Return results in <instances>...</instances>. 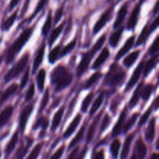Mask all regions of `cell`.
<instances>
[{"mask_svg":"<svg viewBox=\"0 0 159 159\" xmlns=\"http://www.w3.org/2000/svg\"><path fill=\"white\" fill-rule=\"evenodd\" d=\"M141 51L139 50L136 51H134L133 53L129 54L128 56L125 57V59L124 60V64L127 68H130L135 63V61H137V59L139 57V54Z\"/></svg>","mask_w":159,"mask_h":159,"instance_id":"23","label":"cell"},{"mask_svg":"<svg viewBox=\"0 0 159 159\" xmlns=\"http://www.w3.org/2000/svg\"><path fill=\"white\" fill-rule=\"evenodd\" d=\"M34 93H35V89H34V84H31L30 86L29 87V89H28L27 93H26V96H25V100L26 102L31 100L32 98L34 97Z\"/></svg>","mask_w":159,"mask_h":159,"instance_id":"48","label":"cell"},{"mask_svg":"<svg viewBox=\"0 0 159 159\" xmlns=\"http://www.w3.org/2000/svg\"><path fill=\"white\" fill-rule=\"evenodd\" d=\"M44 51H45V43H42L41 46L39 48L38 51H37L36 57L34 61V66H33V74H35L37 70L40 67V64L42 63V61L43 59V55H44Z\"/></svg>","mask_w":159,"mask_h":159,"instance_id":"10","label":"cell"},{"mask_svg":"<svg viewBox=\"0 0 159 159\" xmlns=\"http://www.w3.org/2000/svg\"><path fill=\"white\" fill-rule=\"evenodd\" d=\"M62 16H63V6L59 8V9L56 11L55 15H54V24H57V23L60 21Z\"/></svg>","mask_w":159,"mask_h":159,"instance_id":"50","label":"cell"},{"mask_svg":"<svg viewBox=\"0 0 159 159\" xmlns=\"http://www.w3.org/2000/svg\"><path fill=\"white\" fill-rule=\"evenodd\" d=\"M61 45L55 47L52 51L50 52L49 56H48V61L51 64L55 63L56 61L60 57V53H61Z\"/></svg>","mask_w":159,"mask_h":159,"instance_id":"33","label":"cell"},{"mask_svg":"<svg viewBox=\"0 0 159 159\" xmlns=\"http://www.w3.org/2000/svg\"><path fill=\"white\" fill-rule=\"evenodd\" d=\"M126 78V72L116 64H113L110 68L105 79V83L110 86L116 87L124 82Z\"/></svg>","mask_w":159,"mask_h":159,"instance_id":"4","label":"cell"},{"mask_svg":"<svg viewBox=\"0 0 159 159\" xmlns=\"http://www.w3.org/2000/svg\"><path fill=\"white\" fill-rule=\"evenodd\" d=\"M86 152H87V148H85L83 149V151L80 153V155H79V157H78L77 159H84V157H85Z\"/></svg>","mask_w":159,"mask_h":159,"instance_id":"57","label":"cell"},{"mask_svg":"<svg viewBox=\"0 0 159 159\" xmlns=\"http://www.w3.org/2000/svg\"><path fill=\"white\" fill-rule=\"evenodd\" d=\"M109 56H110V51H109V50L107 48H104L102 52H101V54H99V57L96 58V60L93 63V66H92L93 69H97V68H99L107 60Z\"/></svg>","mask_w":159,"mask_h":159,"instance_id":"17","label":"cell"},{"mask_svg":"<svg viewBox=\"0 0 159 159\" xmlns=\"http://www.w3.org/2000/svg\"><path fill=\"white\" fill-rule=\"evenodd\" d=\"M75 45H76V39H74L72 41L70 42L68 45H66V46H65V48L61 50V51L60 55L61 56L66 55L67 54H68L69 52H71V51L74 49V48L75 47Z\"/></svg>","mask_w":159,"mask_h":159,"instance_id":"41","label":"cell"},{"mask_svg":"<svg viewBox=\"0 0 159 159\" xmlns=\"http://www.w3.org/2000/svg\"><path fill=\"white\" fill-rule=\"evenodd\" d=\"M47 2H48V0H40V1H39V2L37 3V7H36L35 10H34V13H33L32 16H31L30 20L34 19V16H37V14H38L39 12H40V11L43 9V7H44L45 5L47 4Z\"/></svg>","mask_w":159,"mask_h":159,"instance_id":"44","label":"cell"},{"mask_svg":"<svg viewBox=\"0 0 159 159\" xmlns=\"http://www.w3.org/2000/svg\"><path fill=\"white\" fill-rule=\"evenodd\" d=\"M64 26H65V23H63L62 24H61L60 26H57V28H55V29L52 31L51 37H50V38H49V45L50 46H51V45L53 44V43H54V42L57 40V38L58 37V36L60 35L61 33L62 30H63Z\"/></svg>","mask_w":159,"mask_h":159,"instance_id":"35","label":"cell"},{"mask_svg":"<svg viewBox=\"0 0 159 159\" xmlns=\"http://www.w3.org/2000/svg\"><path fill=\"white\" fill-rule=\"evenodd\" d=\"M152 90H153V86L152 85H148L144 87V89H141V98L143 99L144 101H148L150 98L151 95H152Z\"/></svg>","mask_w":159,"mask_h":159,"instance_id":"37","label":"cell"},{"mask_svg":"<svg viewBox=\"0 0 159 159\" xmlns=\"http://www.w3.org/2000/svg\"><path fill=\"white\" fill-rule=\"evenodd\" d=\"M155 123H156V118L153 117L151 120L148 124L147 130L145 132V139L148 142L152 143L155 138Z\"/></svg>","mask_w":159,"mask_h":159,"instance_id":"15","label":"cell"},{"mask_svg":"<svg viewBox=\"0 0 159 159\" xmlns=\"http://www.w3.org/2000/svg\"><path fill=\"white\" fill-rule=\"evenodd\" d=\"M81 120H82V116L80 114L77 115V116L75 117V119L73 120L72 122L70 124V125L68 126V127L67 128V130H65V132L64 133V138H68L72 134L73 132L75 130V129L77 128V127L79 126V123H80Z\"/></svg>","mask_w":159,"mask_h":159,"instance_id":"16","label":"cell"},{"mask_svg":"<svg viewBox=\"0 0 159 159\" xmlns=\"http://www.w3.org/2000/svg\"><path fill=\"white\" fill-rule=\"evenodd\" d=\"M142 88H143V82H141V83L138 85V86L137 87L136 90H135L134 93L133 94V96H132L131 97V99H130V101L129 105H130V108H133V107H136L137 104H138V102H139V99L140 97H141V89H142Z\"/></svg>","mask_w":159,"mask_h":159,"instance_id":"22","label":"cell"},{"mask_svg":"<svg viewBox=\"0 0 159 159\" xmlns=\"http://www.w3.org/2000/svg\"><path fill=\"white\" fill-rule=\"evenodd\" d=\"M102 75L101 72L94 73V74H93V75H92L91 77H90L88 80H87V82L85 83V85H84V89H87L90 88L92 85H93L96 82H98V80H99V79L102 77Z\"/></svg>","mask_w":159,"mask_h":159,"instance_id":"34","label":"cell"},{"mask_svg":"<svg viewBox=\"0 0 159 159\" xmlns=\"http://www.w3.org/2000/svg\"><path fill=\"white\" fill-rule=\"evenodd\" d=\"M110 122H111V119L108 114H106L103 118V120H102V125H101V132H104L107 130V128L110 124Z\"/></svg>","mask_w":159,"mask_h":159,"instance_id":"47","label":"cell"},{"mask_svg":"<svg viewBox=\"0 0 159 159\" xmlns=\"http://www.w3.org/2000/svg\"><path fill=\"white\" fill-rule=\"evenodd\" d=\"M93 96H94V95H93V93H89V94L88 96H87L85 98V99H84L83 102H82V107H81V110H82V112H83V113H85V112L87 111L89 107L90 102H91V101L93 100Z\"/></svg>","mask_w":159,"mask_h":159,"instance_id":"40","label":"cell"},{"mask_svg":"<svg viewBox=\"0 0 159 159\" xmlns=\"http://www.w3.org/2000/svg\"><path fill=\"white\" fill-rule=\"evenodd\" d=\"M113 9V7H111V8H110L108 10L106 11V12H104L102 16H101V17L99 18V20L96 22V25H95V26H94V29H93V33H94L95 34H97V33H99V31L101 30V29H102V28L103 27V26H105V25L107 24L109 21H110V19H111V16H112Z\"/></svg>","mask_w":159,"mask_h":159,"instance_id":"6","label":"cell"},{"mask_svg":"<svg viewBox=\"0 0 159 159\" xmlns=\"http://www.w3.org/2000/svg\"><path fill=\"white\" fill-rule=\"evenodd\" d=\"M101 114H99L97 117L95 119V120L93 121V124H91L90 126L89 129V131H88V134H87V138H86V141L87 143H90L91 141L93 140V136H94V134L95 131H96V126H97L98 122H99V116H100Z\"/></svg>","mask_w":159,"mask_h":159,"instance_id":"30","label":"cell"},{"mask_svg":"<svg viewBox=\"0 0 159 159\" xmlns=\"http://www.w3.org/2000/svg\"><path fill=\"white\" fill-rule=\"evenodd\" d=\"M28 60H29V54H25L20 59L18 62L9 70L7 72V74L5 75L4 80L5 82H9L11 80H12L15 78L18 77L20 75V73L23 71V70L24 69L25 67L26 66V64H27Z\"/></svg>","mask_w":159,"mask_h":159,"instance_id":"5","label":"cell"},{"mask_svg":"<svg viewBox=\"0 0 159 159\" xmlns=\"http://www.w3.org/2000/svg\"><path fill=\"white\" fill-rule=\"evenodd\" d=\"M127 14V5H124V6L120 9V10L118 11L117 16H116V20L114 22V24H113V28L114 29H117L120 26L122 25L123 22L125 20L126 16Z\"/></svg>","mask_w":159,"mask_h":159,"instance_id":"14","label":"cell"},{"mask_svg":"<svg viewBox=\"0 0 159 159\" xmlns=\"http://www.w3.org/2000/svg\"><path fill=\"white\" fill-rule=\"evenodd\" d=\"M148 25H146L144 26V28L143 29L142 32L141 34H140L139 37H138V40H137V43H136V46H139V45L143 44L144 43V42L146 41L148 38L149 35H150V32H149V30H148Z\"/></svg>","mask_w":159,"mask_h":159,"instance_id":"32","label":"cell"},{"mask_svg":"<svg viewBox=\"0 0 159 159\" xmlns=\"http://www.w3.org/2000/svg\"><path fill=\"white\" fill-rule=\"evenodd\" d=\"M158 51V36L156 37L155 41L152 43V45L151 46L150 49H149L148 54H151V55H154L155 54H156Z\"/></svg>","mask_w":159,"mask_h":159,"instance_id":"46","label":"cell"},{"mask_svg":"<svg viewBox=\"0 0 159 159\" xmlns=\"http://www.w3.org/2000/svg\"><path fill=\"white\" fill-rule=\"evenodd\" d=\"M0 93H1V92H0Z\"/></svg>","mask_w":159,"mask_h":159,"instance_id":"63","label":"cell"},{"mask_svg":"<svg viewBox=\"0 0 159 159\" xmlns=\"http://www.w3.org/2000/svg\"><path fill=\"white\" fill-rule=\"evenodd\" d=\"M16 16H17V12H15L12 16H9L6 21L3 22L2 25V30L3 31L9 30L10 29L11 26L13 25L14 22H15L16 20Z\"/></svg>","mask_w":159,"mask_h":159,"instance_id":"31","label":"cell"},{"mask_svg":"<svg viewBox=\"0 0 159 159\" xmlns=\"http://www.w3.org/2000/svg\"><path fill=\"white\" fill-rule=\"evenodd\" d=\"M95 159H104V153L102 151H100V152H97L96 155V157H95Z\"/></svg>","mask_w":159,"mask_h":159,"instance_id":"55","label":"cell"},{"mask_svg":"<svg viewBox=\"0 0 159 159\" xmlns=\"http://www.w3.org/2000/svg\"><path fill=\"white\" fill-rule=\"evenodd\" d=\"M130 159H138V158H137V156L134 155V154H133V155H132Z\"/></svg>","mask_w":159,"mask_h":159,"instance_id":"60","label":"cell"},{"mask_svg":"<svg viewBox=\"0 0 159 159\" xmlns=\"http://www.w3.org/2000/svg\"><path fill=\"white\" fill-rule=\"evenodd\" d=\"M17 142H18V131L16 130V131L13 134V135H12V138H11L10 141H9V143H8L7 145H6V149H5V152H6V155H9V154L14 150Z\"/></svg>","mask_w":159,"mask_h":159,"instance_id":"26","label":"cell"},{"mask_svg":"<svg viewBox=\"0 0 159 159\" xmlns=\"http://www.w3.org/2000/svg\"><path fill=\"white\" fill-rule=\"evenodd\" d=\"M45 77H46V71H45V70H40L37 76V87H38V89L40 92H43V88H44Z\"/></svg>","mask_w":159,"mask_h":159,"instance_id":"28","label":"cell"},{"mask_svg":"<svg viewBox=\"0 0 159 159\" xmlns=\"http://www.w3.org/2000/svg\"><path fill=\"white\" fill-rule=\"evenodd\" d=\"M146 153H147V148H146L144 143L143 142L142 139L139 138L136 142L134 154L136 155L138 159H144L145 158Z\"/></svg>","mask_w":159,"mask_h":159,"instance_id":"11","label":"cell"},{"mask_svg":"<svg viewBox=\"0 0 159 159\" xmlns=\"http://www.w3.org/2000/svg\"><path fill=\"white\" fill-rule=\"evenodd\" d=\"M34 109V105L30 104L28 105L27 107H25L23 110H22L21 113H20V127L23 131H24L25 127H26V124H27L28 118H29L30 115L31 114Z\"/></svg>","mask_w":159,"mask_h":159,"instance_id":"9","label":"cell"},{"mask_svg":"<svg viewBox=\"0 0 159 159\" xmlns=\"http://www.w3.org/2000/svg\"><path fill=\"white\" fill-rule=\"evenodd\" d=\"M64 150H65V146H62V147H61L53 155V156L51 157V159H60L61 155H63Z\"/></svg>","mask_w":159,"mask_h":159,"instance_id":"52","label":"cell"},{"mask_svg":"<svg viewBox=\"0 0 159 159\" xmlns=\"http://www.w3.org/2000/svg\"><path fill=\"white\" fill-rule=\"evenodd\" d=\"M152 105H153V106H152V107H153V108L155 109V110H158V97L155 98V99L154 100Z\"/></svg>","mask_w":159,"mask_h":159,"instance_id":"56","label":"cell"},{"mask_svg":"<svg viewBox=\"0 0 159 159\" xmlns=\"http://www.w3.org/2000/svg\"><path fill=\"white\" fill-rule=\"evenodd\" d=\"M13 113V107L12 106L6 107L0 113V128L4 127Z\"/></svg>","mask_w":159,"mask_h":159,"instance_id":"13","label":"cell"},{"mask_svg":"<svg viewBox=\"0 0 159 159\" xmlns=\"http://www.w3.org/2000/svg\"><path fill=\"white\" fill-rule=\"evenodd\" d=\"M42 147H43V143H39L38 144H37L35 146V148L33 149L32 152H30L27 159H37L39 154H40V151H41Z\"/></svg>","mask_w":159,"mask_h":159,"instance_id":"42","label":"cell"},{"mask_svg":"<svg viewBox=\"0 0 159 159\" xmlns=\"http://www.w3.org/2000/svg\"><path fill=\"white\" fill-rule=\"evenodd\" d=\"M79 148H75L74 150L72 151V152H71V153L69 155L68 159H76V156H77L78 153H79Z\"/></svg>","mask_w":159,"mask_h":159,"instance_id":"54","label":"cell"},{"mask_svg":"<svg viewBox=\"0 0 159 159\" xmlns=\"http://www.w3.org/2000/svg\"><path fill=\"white\" fill-rule=\"evenodd\" d=\"M17 89H18V85H17L16 84H12L10 86L8 87V88L5 90L4 93H2V95L1 99H0V104L6 102L11 96H12V95L16 93Z\"/></svg>","mask_w":159,"mask_h":159,"instance_id":"20","label":"cell"},{"mask_svg":"<svg viewBox=\"0 0 159 159\" xmlns=\"http://www.w3.org/2000/svg\"><path fill=\"white\" fill-rule=\"evenodd\" d=\"M64 110H65V107H61V108L59 109L57 111V113L54 114V118H53L52 120V125H51V131H54V130L57 128L59 124H60L61 120V118L64 114Z\"/></svg>","mask_w":159,"mask_h":159,"instance_id":"21","label":"cell"},{"mask_svg":"<svg viewBox=\"0 0 159 159\" xmlns=\"http://www.w3.org/2000/svg\"><path fill=\"white\" fill-rule=\"evenodd\" d=\"M0 157H1V153H0Z\"/></svg>","mask_w":159,"mask_h":159,"instance_id":"62","label":"cell"},{"mask_svg":"<svg viewBox=\"0 0 159 159\" xmlns=\"http://www.w3.org/2000/svg\"><path fill=\"white\" fill-rule=\"evenodd\" d=\"M85 129H86V124H83V126L81 127V129L79 130V133L76 134V136L75 137L74 139H73L72 141H71V143H70L68 148L71 149L73 147H75V146L76 144H77L78 143L81 141V140H82V138H83V136H84V133H85Z\"/></svg>","mask_w":159,"mask_h":159,"instance_id":"27","label":"cell"},{"mask_svg":"<svg viewBox=\"0 0 159 159\" xmlns=\"http://www.w3.org/2000/svg\"><path fill=\"white\" fill-rule=\"evenodd\" d=\"M154 14H157L158 12V1L156 2V3H155V8H154Z\"/></svg>","mask_w":159,"mask_h":159,"instance_id":"58","label":"cell"},{"mask_svg":"<svg viewBox=\"0 0 159 159\" xmlns=\"http://www.w3.org/2000/svg\"><path fill=\"white\" fill-rule=\"evenodd\" d=\"M1 40H2V39H1V38H0V42H1Z\"/></svg>","mask_w":159,"mask_h":159,"instance_id":"61","label":"cell"},{"mask_svg":"<svg viewBox=\"0 0 159 159\" xmlns=\"http://www.w3.org/2000/svg\"><path fill=\"white\" fill-rule=\"evenodd\" d=\"M158 16H156L155 18V20H153L152 24L148 26V30L150 34H152L153 31H155V30L158 28Z\"/></svg>","mask_w":159,"mask_h":159,"instance_id":"51","label":"cell"},{"mask_svg":"<svg viewBox=\"0 0 159 159\" xmlns=\"http://www.w3.org/2000/svg\"><path fill=\"white\" fill-rule=\"evenodd\" d=\"M29 74H30V68H27L25 71L24 75L23 76V79L21 80V83H20V89H23L26 86V83H27L28 80H29Z\"/></svg>","mask_w":159,"mask_h":159,"instance_id":"49","label":"cell"},{"mask_svg":"<svg viewBox=\"0 0 159 159\" xmlns=\"http://www.w3.org/2000/svg\"><path fill=\"white\" fill-rule=\"evenodd\" d=\"M150 159H158V155L157 153H153Z\"/></svg>","mask_w":159,"mask_h":159,"instance_id":"59","label":"cell"},{"mask_svg":"<svg viewBox=\"0 0 159 159\" xmlns=\"http://www.w3.org/2000/svg\"><path fill=\"white\" fill-rule=\"evenodd\" d=\"M152 107H150V108H149L148 110L147 111H146L145 113L142 115V116H141V120H140V121H139L140 127H141V126H143L146 122H147L149 116H150V115H151V113H152Z\"/></svg>","mask_w":159,"mask_h":159,"instance_id":"45","label":"cell"},{"mask_svg":"<svg viewBox=\"0 0 159 159\" xmlns=\"http://www.w3.org/2000/svg\"><path fill=\"white\" fill-rule=\"evenodd\" d=\"M72 82V75L65 67L58 65L51 74V82L55 87L56 91H61L68 87Z\"/></svg>","mask_w":159,"mask_h":159,"instance_id":"1","label":"cell"},{"mask_svg":"<svg viewBox=\"0 0 159 159\" xmlns=\"http://www.w3.org/2000/svg\"><path fill=\"white\" fill-rule=\"evenodd\" d=\"M33 34V28H28L25 30L20 35V37L14 41V43L9 47L6 54V63L9 64L13 61L16 55L20 51L21 48L25 45V43L30 38Z\"/></svg>","mask_w":159,"mask_h":159,"instance_id":"2","label":"cell"},{"mask_svg":"<svg viewBox=\"0 0 159 159\" xmlns=\"http://www.w3.org/2000/svg\"><path fill=\"white\" fill-rule=\"evenodd\" d=\"M125 117H126V110H124V111L120 113L117 123H116V125H115L114 127H113V132H112V135H113V137L118 136V135L122 132V128L124 124V120H125Z\"/></svg>","mask_w":159,"mask_h":159,"instance_id":"18","label":"cell"},{"mask_svg":"<svg viewBox=\"0 0 159 159\" xmlns=\"http://www.w3.org/2000/svg\"><path fill=\"white\" fill-rule=\"evenodd\" d=\"M134 138V134H130L126 138L125 142H124V146H123L122 152H121V159H126L127 155H128L129 152H130V148L131 145L132 140Z\"/></svg>","mask_w":159,"mask_h":159,"instance_id":"25","label":"cell"},{"mask_svg":"<svg viewBox=\"0 0 159 159\" xmlns=\"http://www.w3.org/2000/svg\"><path fill=\"white\" fill-rule=\"evenodd\" d=\"M48 101H49V90L47 89L46 92L44 93V94H43L41 102H40V109H39V112H40V113H41V112L43 111L45 107H46L47 105H48Z\"/></svg>","mask_w":159,"mask_h":159,"instance_id":"43","label":"cell"},{"mask_svg":"<svg viewBox=\"0 0 159 159\" xmlns=\"http://www.w3.org/2000/svg\"><path fill=\"white\" fill-rule=\"evenodd\" d=\"M138 116H139V113H134V114L133 116H132L128 120V121L127 122V124L124 125V133L125 134L127 133V132H128V130H130V128L133 127L134 124L135 122H136V120H137V119H138Z\"/></svg>","mask_w":159,"mask_h":159,"instance_id":"39","label":"cell"},{"mask_svg":"<svg viewBox=\"0 0 159 159\" xmlns=\"http://www.w3.org/2000/svg\"><path fill=\"white\" fill-rule=\"evenodd\" d=\"M134 40H135V37L134 36H132L130 37L128 40L126 41V43H124V46L120 48L119 51H118L117 54L116 55V57H115V60L118 61L124 55H125L127 52L130 50V48H132V46L134 43Z\"/></svg>","mask_w":159,"mask_h":159,"instance_id":"12","label":"cell"},{"mask_svg":"<svg viewBox=\"0 0 159 159\" xmlns=\"http://www.w3.org/2000/svg\"><path fill=\"white\" fill-rule=\"evenodd\" d=\"M120 148V142L119 140H115L112 142L111 146H110V151H111L112 155L115 159L117 158Z\"/></svg>","mask_w":159,"mask_h":159,"instance_id":"38","label":"cell"},{"mask_svg":"<svg viewBox=\"0 0 159 159\" xmlns=\"http://www.w3.org/2000/svg\"><path fill=\"white\" fill-rule=\"evenodd\" d=\"M158 54H154L150 59L147 61L145 66H144L143 70H144V76H147L149 73L151 72L152 69L156 66V65L158 64Z\"/></svg>","mask_w":159,"mask_h":159,"instance_id":"19","label":"cell"},{"mask_svg":"<svg viewBox=\"0 0 159 159\" xmlns=\"http://www.w3.org/2000/svg\"><path fill=\"white\" fill-rule=\"evenodd\" d=\"M123 31H124V27H120L119 30L115 31L113 34L111 35L110 38V45L112 48H116L118 45L120 40L121 35L123 34Z\"/></svg>","mask_w":159,"mask_h":159,"instance_id":"24","label":"cell"},{"mask_svg":"<svg viewBox=\"0 0 159 159\" xmlns=\"http://www.w3.org/2000/svg\"><path fill=\"white\" fill-rule=\"evenodd\" d=\"M103 100H104V93L102 92V93H101L99 95L97 99H96V101H95L94 103H93V107H92L91 108V110H90V113H89L90 116H93V115L96 113V111L99 110L100 106L102 105Z\"/></svg>","mask_w":159,"mask_h":159,"instance_id":"29","label":"cell"},{"mask_svg":"<svg viewBox=\"0 0 159 159\" xmlns=\"http://www.w3.org/2000/svg\"><path fill=\"white\" fill-rule=\"evenodd\" d=\"M141 4L139 2V4H138L135 6L131 15H130V18H129V20L127 24V28L129 30H132L134 29L137 23H138V17H139L140 15V11H141Z\"/></svg>","mask_w":159,"mask_h":159,"instance_id":"8","label":"cell"},{"mask_svg":"<svg viewBox=\"0 0 159 159\" xmlns=\"http://www.w3.org/2000/svg\"><path fill=\"white\" fill-rule=\"evenodd\" d=\"M51 24H52V15H51V12H50L48 17H47L46 21H45L44 24L42 27V34L43 36H46L48 34L51 27Z\"/></svg>","mask_w":159,"mask_h":159,"instance_id":"36","label":"cell"},{"mask_svg":"<svg viewBox=\"0 0 159 159\" xmlns=\"http://www.w3.org/2000/svg\"><path fill=\"white\" fill-rule=\"evenodd\" d=\"M143 68H144V61L141 62V63L138 65V66L136 68V69L134 70V71L133 75H132L131 78H130V81L128 82V83H127V87H126L125 89L126 92L131 89L134 86L135 84L138 82V81L139 80L140 77H141V72H142Z\"/></svg>","mask_w":159,"mask_h":159,"instance_id":"7","label":"cell"},{"mask_svg":"<svg viewBox=\"0 0 159 159\" xmlns=\"http://www.w3.org/2000/svg\"><path fill=\"white\" fill-rule=\"evenodd\" d=\"M106 40V34H103V35L99 37V40H97L95 45L93 46V48H92L91 51H88L87 53H85V54L82 57V61H81L80 64L79 65L77 68V75L81 76L88 68L89 65L90 61L92 60L93 57H94L95 54L102 48V46L103 45L104 42Z\"/></svg>","mask_w":159,"mask_h":159,"instance_id":"3","label":"cell"},{"mask_svg":"<svg viewBox=\"0 0 159 159\" xmlns=\"http://www.w3.org/2000/svg\"><path fill=\"white\" fill-rule=\"evenodd\" d=\"M20 2V0H11L10 2L9 5V10L12 11L17 5L19 4V2Z\"/></svg>","mask_w":159,"mask_h":159,"instance_id":"53","label":"cell"}]
</instances>
